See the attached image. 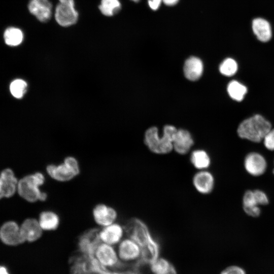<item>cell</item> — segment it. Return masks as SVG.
<instances>
[{
    "instance_id": "cell-1",
    "label": "cell",
    "mask_w": 274,
    "mask_h": 274,
    "mask_svg": "<svg viewBox=\"0 0 274 274\" xmlns=\"http://www.w3.org/2000/svg\"><path fill=\"white\" fill-rule=\"evenodd\" d=\"M177 129L172 125H166L162 136H159L156 127L149 128L145 132L144 143L148 149L156 154H166L173 150V142Z\"/></svg>"
},
{
    "instance_id": "cell-2",
    "label": "cell",
    "mask_w": 274,
    "mask_h": 274,
    "mask_svg": "<svg viewBox=\"0 0 274 274\" xmlns=\"http://www.w3.org/2000/svg\"><path fill=\"white\" fill-rule=\"evenodd\" d=\"M271 129V125L268 120L261 115L256 114L242 121L237 132L242 139L259 143Z\"/></svg>"
},
{
    "instance_id": "cell-3",
    "label": "cell",
    "mask_w": 274,
    "mask_h": 274,
    "mask_svg": "<svg viewBox=\"0 0 274 274\" xmlns=\"http://www.w3.org/2000/svg\"><path fill=\"white\" fill-rule=\"evenodd\" d=\"M45 181L44 175L40 172L27 175L18 181V192L27 201H44L47 198V194L42 191L40 187L43 185Z\"/></svg>"
},
{
    "instance_id": "cell-4",
    "label": "cell",
    "mask_w": 274,
    "mask_h": 274,
    "mask_svg": "<svg viewBox=\"0 0 274 274\" xmlns=\"http://www.w3.org/2000/svg\"><path fill=\"white\" fill-rule=\"evenodd\" d=\"M46 172L52 179L58 182H65L79 175L80 169L77 159L73 156H67L63 162L59 164L47 165Z\"/></svg>"
},
{
    "instance_id": "cell-5",
    "label": "cell",
    "mask_w": 274,
    "mask_h": 274,
    "mask_svg": "<svg viewBox=\"0 0 274 274\" xmlns=\"http://www.w3.org/2000/svg\"><path fill=\"white\" fill-rule=\"evenodd\" d=\"M124 228L128 237L135 241L141 249L155 239L147 225L139 218H132L129 219Z\"/></svg>"
},
{
    "instance_id": "cell-6",
    "label": "cell",
    "mask_w": 274,
    "mask_h": 274,
    "mask_svg": "<svg viewBox=\"0 0 274 274\" xmlns=\"http://www.w3.org/2000/svg\"><path fill=\"white\" fill-rule=\"evenodd\" d=\"M102 267L114 270L123 265L119 260L117 250L112 245L99 242L95 247L93 257Z\"/></svg>"
},
{
    "instance_id": "cell-7",
    "label": "cell",
    "mask_w": 274,
    "mask_h": 274,
    "mask_svg": "<svg viewBox=\"0 0 274 274\" xmlns=\"http://www.w3.org/2000/svg\"><path fill=\"white\" fill-rule=\"evenodd\" d=\"M117 252L122 264L135 263L136 265L141 259L142 250L135 241L128 237L118 244Z\"/></svg>"
},
{
    "instance_id": "cell-8",
    "label": "cell",
    "mask_w": 274,
    "mask_h": 274,
    "mask_svg": "<svg viewBox=\"0 0 274 274\" xmlns=\"http://www.w3.org/2000/svg\"><path fill=\"white\" fill-rule=\"evenodd\" d=\"M79 14L75 9V4L59 3L55 8V18L61 26L67 27L76 23Z\"/></svg>"
},
{
    "instance_id": "cell-9",
    "label": "cell",
    "mask_w": 274,
    "mask_h": 274,
    "mask_svg": "<svg viewBox=\"0 0 274 274\" xmlns=\"http://www.w3.org/2000/svg\"><path fill=\"white\" fill-rule=\"evenodd\" d=\"M99 229L92 228L84 232L78 239L79 252L92 258L95 247L101 242L99 237Z\"/></svg>"
},
{
    "instance_id": "cell-10",
    "label": "cell",
    "mask_w": 274,
    "mask_h": 274,
    "mask_svg": "<svg viewBox=\"0 0 274 274\" xmlns=\"http://www.w3.org/2000/svg\"><path fill=\"white\" fill-rule=\"evenodd\" d=\"M195 190L202 195H208L214 189L215 180L213 174L208 169L198 170L192 179Z\"/></svg>"
},
{
    "instance_id": "cell-11",
    "label": "cell",
    "mask_w": 274,
    "mask_h": 274,
    "mask_svg": "<svg viewBox=\"0 0 274 274\" xmlns=\"http://www.w3.org/2000/svg\"><path fill=\"white\" fill-rule=\"evenodd\" d=\"M244 165L247 172L255 177L262 175L267 166L265 157L256 152H250L246 156Z\"/></svg>"
},
{
    "instance_id": "cell-12",
    "label": "cell",
    "mask_w": 274,
    "mask_h": 274,
    "mask_svg": "<svg viewBox=\"0 0 274 274\" xmlns=\"http://www.w3.org/2000/svg\"><path fill=\"white\" fill-rule=\"evenodd\" d=\"M0 238L4 243L11 246L22 244L25 241L20 227L13 221L6 222L1 227Z\"/></svg>"
},
{
    "instance_id": "cell-13",
    "label": "cell",
    "mask_w": 274,
    "mask_h": 274,
    "mask_svg": "<svg viewBox=\"0 0 274 274\" xmlns=\"http://www.w3.org/2000/svg\"><path fill=\"white\" fill-rule=\"evenodd\" d=\"M116 210L104 203L96 204L92 210V216L95 223L102 227L115 222L117 218Z\"/></svg>"
},
{
    "instance_id": "cell-14",
    "label": "cell",
    "mask_w": 274,
    "mask_h": 274,
    "mask_svg": "<svg viewBox=\"0 0 274 274\" xmlns=\"http://www.w3.org/2000/svg\"><path fill=\"white\" fill-rule=\"evenodd\" d=\"M28 9L41 22H47L51 18L52 5L49 0H30Z\"/></svg>"
},
{
    "instance_id": "cell-15",
    "label": "cell",
    "mask_w": 274,
    "mask_h": 274,
    "mask_svg": "<svg viewBox=\"0 0 274 274\" xmlns=\"http://www.w3.org/2000/svg\"><path fill=\"white\" fill-rule=\"evenodd\" d=\"M124 232V226L115 222L99 229V237L102 242L113 246L120 242Z\"/></svg>"
},
{
    "instance_id": "cell-16",
    "label": "cell",
    "mask_w": 274,
    "mask_h": 274,
    "mask_svg": "<svg viewBox=\"0 0 274 274\" xmlns=\"http://www.w3.org/2000/svg\"><path fill=\"white\" fill-rule=\"evenodd\" d=\"M18 181L13 171L6 169L0 174V199L10 197L17 190Z\"/></svg>"
},
{
    "instance_id": "cell-17",
    "label": "cell",
    "mask_w": 274,
    "mask_h": 274,
    "mask_svg": "<svg viewBox=\"0 0 274 274\" xmlns=\"http://www.w3.org/2000/svg\"><path fill=\"white\" fill-rule=\"evenodd\" d=\"M70 261L71 274H96L92 268L90 258L88 256L79 253L72 257Z\"/></svg>"
},
{
    "instance_id": "cell-18",
    "label": "cell",
    "mask_w": 274,
    "mask_h": 274,
    "mask_svg": "<svg viewBox=\"0 0 274 274\" xmlns=\"http://www.w3.org/2000/svg\"><path fill=\"white\" fill-rule=\"evenodd\" d=\"M193 145V139L188 131L177 129L173 142V150L179 154L185 155L188 153Z\"/></svg>"
},
{
    "instance_id": "cell-19",
    "label": "cell",
    "mask_w": 274,
    "mask_h": 274,
    "mask_svg": "<svg viewBox=\"0 0 274 274\" xmlns=\"http://www.w3.org/2000/svg\"><path fill=\"white\" fill-rule=\"evenodd\" d=\"M20 227L25 241L29 242L39 239L41 237L43 231L38 220L33 218L26 219Z\"/></svg>"
},
{
    "instance_id": "cell-20",
    "label": "cell",
    "mask_w": 274,
    "mask_h": 274,
    "mask_svg": "<svg viewBox=\"0 0 274 274\" xmlns=\"http://www.w3.org/2000/svg\"><path fill=\"white\" fill-rule=\"evenodd\" d=\"M202 72L203 63L199 58L191 56L186 60L184 73L187 79L190 81H196L201 76Z\"/></svg>"
},
{
    "instance_id": "cell-21",
    "label": "cell",
    "mask_w": 274,
    "mask_h": 274,
    "mask_svg": "<svg viewBox=\"0 0 274 274\" xmlns=\"http://www.w3.org/2000/svg\"><path fill=\"white\" fill-rule=\"evenodd\" d=\"M38 221L43 230L54 231L59 227L60 218L54 211H44L40 213Z\"/></svg>"
},
{
    "instance_id": "cell-22",
    "label": "cell",
    "mask_w": 274,
    "mask_h": 274,
    "mask_svg": "<svg viewBox=\"0 0 274 274\" xmlns=\"http://www.w3.org/2000/svg\"><path fill=\"white\" fill-rule=\"evenodd\" d=\"M252 29L259 41L266 42L271 39V27L267 20L260 18L254 19L252 22Z\"/></svg>"
},
{
    "instance_id": "cell-23",
    "label": "cell",
    "mask_w": 274,
    "mask_h": 274,
    "mask_svg": "<svg viewBox=\"0 0 274 274\" xmlns=\"http://www.w3.org/2000/svg\"><path fill=\"white\" fill-rule=\"evenodd\" d=\"M192 165L197 170L208 169L211 164V159L209 154L203 150L193 151L190 156Z\"/></svg>"
},
{
    "instance_id": "cell-24",
    "label": "cell",
    "mask_w": 274,
    "mask_h": 274,
    "mask_svg": "<svg viewBox=\"0 0 274 274\" xmlns=\"http://www.w3.org/2000/svg\"><path fill=\"white\" fill-rule=\"evenodd\" d=\"M149 266L152 274H178L175 265L165 258L159 257Z\"/></svg>"
},
{
    "instance_id": "cell-25",
    "label": "cell",
    "mask_w": 274,
    "mask_h": 274,
    "mask_svg": "<svg viewBox=\"0 0 274 274\" xmlns=\"http://www.w3.org/2000/svg\"><path fill=\"white\" fill-rule=\"evenodd\" d=\"M3 38L6 45L11 47H16L22 43L24 34L21 29L14 26H10L5 30Z\"/></svg>"
},
{
    "instance_id": "cell-26",
    "label": "cell",
    "mask_w": 274,
    "mask_h": 274,
    "mask_svg": "<svg viewBox=\"0 0 274 274\" xmlns=\"http://www.w3.org/2000/svg\"><path fill=\"white\" fill-rule=\"evenodd\" d=\"M229 96L236 101H241L247 93V87L236 80L230 81L227 87Z\"/></svg>"
},
{
    "instance_id": "cell-27",
    "label": "cell",
    "mask_w": 274,
    "mask_h": 274,
    "mask_svg": "<svg viewBox=\"0 0 274 274\" xmlns=\"http://www.w3.org/2000/svg\"><path fill=\"white\" fill-rule=\"evenodd\" d=\"M121 8L119 0H101L98 6L101 13L106 16H112L117 14Z\"/></svg>"
},
{
    "instance_id": "cell-28",
    "label": "cell",
    "mask_w": 274,
    "mask_h": 274,
    "mask_svg": "<svg viewBox=\"0 0 274 274\" xmlns=\"http://www.w3.org/2000/svg\"><path fill=\"white\" fill-rule=\"evenodd\" d=\"M9 89L12 95L17 99L23 97L27 89V84L21 79H16L11 82Z\"/></svg>"
},
{
    "instance_id": "cell-29",
    "label": "cell",
    "mask_w": 274,
    "mask_h": 274,
    "mask_svg": "<svg viewBox=\"0 0 274 274\" xmlns=\"http://www.w3.org/2000/svg\"><path fill=\"white\" fill-rule=\"evenodd\" d=\"M238 70L236 61L231 58L224 59L219 66V71L224 76L230 77L234 75Z\"/></svg>"
},
{
    "instance_id": "cell-30",
    "label": "cell",
    "mask_w": 274,
    "mask_h": 274,
    "mask_svg": "<svg viewBox=\"0 0 274 274\" xmlns=\"http://www.w3.org/2000/svg\"><path fill=\"white\" fill-rule=\"evenodd\" d=\"M243 207L259 206L255 199L253 190L246 191L243 197Z\"/></svg>"
},
{
    "instance_id": "cell-31",
    "label": "cell",
    "mask_w": 274,
    "mask_h": 274,
    "mask_svg": "<svg viewBox=\"0 0 274 274\" xmlns=\"http://www.w3.org/2000/svg\"><path fill=\"white\" fill-rule=\"evenodd\" d=\"M265 147L268 150L274 151V129H271L263 139Z\"/></svg>"
},
{
    "instance_id": "cell-32",
    "label": "cell",
    "mask_w": 274,
    "mask_h": 274,
    "mask_svg": "<svg viewBox=\"0 0 274 274\" xmlns=\"http://www.w3.org/2000/svg\"><path fill=\"white\" fill-rule=\"evenodd\" d=\"M255 198L259 206L266 205L269 202V200L266 194L263 191L259 189L253 190Z\"/></svg>"
},
{
    "instance_id": "cell-33",
    "label": "cell",
    "mask_w": 274,
    "mask_h": 274,
    "mask_svg": "<svg viewBox=\"0 0 274 274\" xmlns=\"http://www.w3.org/2000/svg\"><path fill=\"white\" fill-rule=\"evenodd\" d=\"M243 210L246 214L252 217H257L261 213L259 206L243 207Z\"/></svg>"
},
{
    "instance_id": "cell-34",
    "label": "cell",
    "mask_w": 274,
    "mask_h": 274,
    "mask_svg": "<svg viewBox=\"0 0 274 274\" xmlns=\"http://www.w3.org/2000/svg\"><path fill=\"white\" fill-rule=\"evenodd\" d=\"M220 274H246L244 270L237 266L232 265L226 267Z\"/></svg>"
},
{
    "instance_id": "cell-35",
    "label": "cell",
    "mask_w": 274,
    "mask_h": 274,
    "mask_svg": "<svg viewBox=\"0 0 274 274\" xmlns=\"http://www.w3.org/2000/svg\"><path fill=\"white\" fill-rule=\"evenodd\" d=\"M162 0H148V4L149 7L153 10H157Z\"/></svg>"
},
{
    "instance_id": "cell-36",
    "label": "cell",
    "mask_w": 274,
    "mask_h": 274,
    "mask_svg": "<svg viewBox=\"0 0 274 274\" xmlns=\"http://www.w3.org/2000/svg\"><path fill=\"white\" fill-rule=\"evenodd\" d=\"M179 0H162V2L167 6H173L176 4Z\"/></svg>"
},
{
    "instance_id": "cell-37",
    "label": "cell",
    "mask_w": 274,
    "mask_h": 274,
    "mask_svg": "<svg viewBox=\"0 0 274 274\" xmlns=\"http://www.w3.org/2000/svg\"><path fill=\"white\" fill-rule=\"evenodd\" d=\"M0 274H9L7 268L3 266H0Z\"/></svg>"
},
{
    "instance_id": "cell-38",
    "label": "cell",
    "mask_w": 274,
    "mask_h": 274,
    "mask_svg": "<svg viewBox=\"0 0 274 274\" xmlns=\"http://www.w3.org/2000/svg\"><path fill=\"white\" fill-rule=\"evenodd\" d=\"M131 1H133V2H139L140 0H131Z\"/></svg>"
},
{
    "instance_id": "cell-39",
    "label": "cell",
    "mask_w": 274,
    "mask_h": 274,
    "mask_svg": "<svg viewBox=\"0 0 274 274\" xmlns=\"http://www.w3.org/2000/svg\"><path fill=\"white\" fill-rule=\"evenodd\" d=\"M272 172H273V175H274V168H273V170H272Z\"/></svg>"
}]
</instances>
